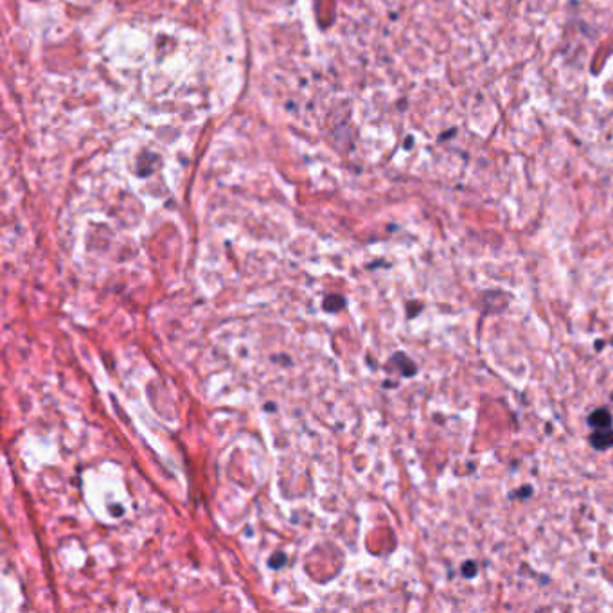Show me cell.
<instances>
[{"instance_id":"cell-1","label":"cell","mask_w":613,"mask_h":613,"mask_svg":"<svg viewBox=\"0 0 613 613\" xmlns=\"http://www.w3.org/2000/svg\"><path fill=\"white\" fill-rule=\"evenodd\" d=\"M590 443H592L593 448H597V450H608V448H611L613 446V430H611V426H609V428H597V430L590 435Z\"/></svg>"},{"instance_id":"cell-2","label":"cell","mask_w":613,"mask_h":613,"mask_svg":"<svg viewBox=\"0 0 613 613\" xmlns=\"http://www.w3.org/2000/svg\"><path fill=\"white\" fill-rule=\"evenodd\" d=\"M588 423L593 430H597V428H609L611 426V415L608 414V410H595L588 417Z\"/></svg>"},{"instance_id":"cell-4","label":"cell","mask_w":613,"mask_h":613,"mask_svg":"<svg viewBox=\"0 0 613 613\" xmlns=\"http://www.w3.org/2000/svg\"><path fill=\"white\" fill-rule=\"evenodd\" d=\"M268 565L272 566L273 570H279L281 566L286 565V556H284V554L279 552V554H277V558H272V559H270Z\"/></svg>"},{"instance_id":"cell-3","label":"cell","mask_w":613,"mask_h":613,"mask_svg":"<svg viewBox=\"0 0 613 613\" xmlns=\"http://www.w3.org/2000/svg\"><path fill=\"white\" fill-rule=\"evenodd\" d=\"M322 306H324L326 311L336 313V311H340V309L345 306V299L342 295H328L324 299V304H322Z\"/></svg>"}]
</instances>
